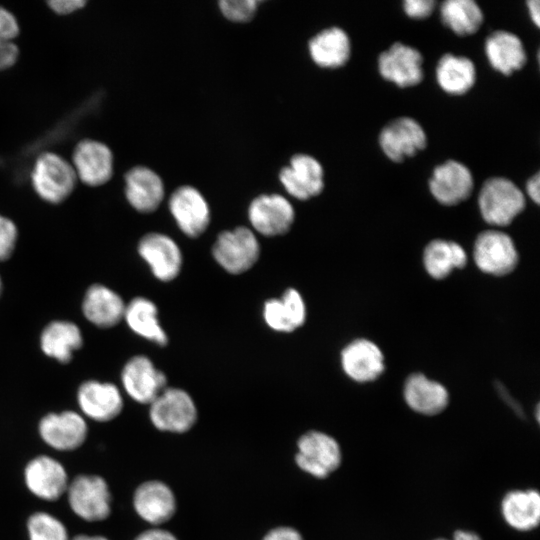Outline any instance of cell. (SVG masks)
I'll return each instance as SVG.
<instances>
[{"label":"cell","mask_w":540,"mask_h":540,"mask_svg":"<svg viewBox=\"0 0 540 540\" xmlns=\"http://www.w3.org/2000/svg\"><path fill=\"white\" fill-rule=\"evenodd\" d=\"M135 540H178L171 532L153 528L139 534Z\"/></svg>","instance_id":"42"},{"label":"cell","mask_w":540,"mask_h":540,"mask_svg":"<svg viewBox=\"0 0 540 540\" xmlns=\"http://www.w3.org/2000/svg\"><path fill=\"white\" fill-rule=\"evenodd\" d=\"M1 292H2V280H1V277H0V296H1Z\"/></svg>","instance_id":"47"},{"label":"cell","mask_w":540,"mask_h":540,"mask_svg":"<svg viewBox=\"0 0 540 540\" xmlns=\"http://www.w3.org/2000/svg\"><path fill=\"white\" fill-rule=\"evenodd\" d=\"M526 204L522 190L510 179L497 176L488 178L478 195L480 214L488 224L503 227L524 210Z\"/></svg>","instance_id":"1"},{"label":"cell","mask_w":540,"mask_h":540,"mask_svg":"<svg viewBox=\"0 0 540 540\" xmlns=\"http://www.w3.org/2000/svg\"><path fill=\"white\" fill-rule=\"evenodd\" d=\"M279 179L286 191L299 200L320 194L324 187L323 167L308 154L294 155L290 164L281 169Z\"/></svg>","instance_id":"19"},{"label":"cell","mask_w":540,"mask_h":540,"mask_svg":"<svg viewBox=\"0 0 540 540\" xmlns=\"http://www.w3.org/2000/svg\"><path fill=\"white\" fill-rule=\"evenodd\" d=\"M466 263L465 250L454 241L435 239L424 249L423 264L426 272L434 279H443L454 269L463 268Z\"/></svg>","instance_id":"32"},{"label":"cell","mask_w":540,"mask_h":540,"mask_svg":"<svg viewBox=\"0 0 540 540\" xmlns=\"http://www.w3.org/2000/svg\"><path fill=\"white\" fill-rule=\"evenodd\" d=\"M378 71L398 87H412L423 80V56L416 48L395 42L378 56Z\"/></svg>","instance_id":"11"},{"label":"cell","mask_w":540,"mask_h":540,"mask_svg":"<svg viewBox=\"0 0 540 540\" xmlns=\"http://www.w3.org/2000/svg\"><path fill=\"white\" fill-rule=\"evenodd\" d=\"M222 13L233 21H247L251 19L257 8L256 0H221L219 2Z\"/></svg>","instance_id":"35"},{"label":"cell","mask_w":540,"mask_h":540,"mask_svg":"<svg viewBox=\"0 0 540 540\" xmlns=\"http://www.w3.org/2000/svg\"><path fill=\"white\" fill-rule=\"evenodd\" d=\"M38 433L44 443L57 451H73L81 447L88 435L86 419L73 410L50 412L38 423Z\"/></svg>","instance_id":"8"},{"label":"cell","mask_w":540,"mask_h":540,"mask_svg":"<svg viewBox=\"0 0 540 540\" xmlns=\"http://www.w3.org/2000/svg\"><path fill=\"white\" fill-rule=\"evenodd\" d=\"M66 494L70 509L84 521H103L111 513L110 488L106 480L99 475H78L69 481Z\"/></svg>","instance_id":"3"},{"label":"cell","mask_w":540,"mask_h":540,"mask_svg":"<svg viewBox=\"0 0 540 540\" xmlns=\"http://www.w3.org/2000/svg\"><path fill=\"white\" fill-rule=\"evenodd\" d=\"M19 56L18 46L13 41L0 40V71L13 66Z\"/></svg>","instance_id":"39"},{"label":"cell","mask_w":540,"mask_h":540,"mask_svg":"<svg viewBox=\"0 0 540 540\" xmlns=\"http://www.w3.org/2000/svg\"><path fill=\"white\" fill-rule=\"evenodd\" d=\"M123 320L136 335L165 346L168 337L158 319L157 306L145 297H135L126 303Z\"/></svg>","instance_id":"31"},{"label":"cell","mask_w":540,"mask_h":540,"mask_svg":"<svg viewBox=\"0 0 540 540\" xmlns=\"http://www.w3.org/2000/svg\"><path fill=\"white\" fill-rule=\"evenodd\" d=\"M263 540H303L301 534L292 527H277L269 531Z\"/></svg>","instance_id":"41"},{"label":"cell","mask_w":540,"mask_h":540,"mask_svg":"<svg viewBox=\"0 0 540 540\" xmlns=\"http://www.w3.org/2000/svg\"><path fill=\"white\" fill-rule=\"evenodd\" d=\"M435 540H448V539H444V538H438V539H435Z\"/></svg>","instance_id":"48"},{"label":"cell","mask_w":540,"mask_h":540,"mask_svg":"<svg viewBox=\"0 0 540 540\" xmlns=\"http://www.w3.org/2000/svg\"><path fill=\"white\" fill-rule=\"evenodd\" d=\"M86 4L82 0H53L49 1L48 5L57 14H70L78 9H81Z\"/></svg>","instance_id":"40"},{"label":"cell","mask_w":540,"mask_h":540,"mask_svg":"<svg viewBox=\"0 0 540 540\" xmlns=\"http://www.w3.org/2000/svg\"><path fill=\"white\" fill-rule=\"evenodd\" d=\"M404 399L412 410L431 416L446 408L449 395L441 383L431 380L421 373H415L405 381Z\"/></svg>","instance_id":"27"},{"label":"cell","mask_w":540,"mask_h":540,"mask_svg":"<svg viewBox=\"0 0 540 540\" xmlns=\"http://www.w3.org/2000/svg\"><path fill=\"white\" fill-rule=\"evenodd\" d=\"M125 195L138 212L155 211L164 197V185L159 175L145 166L131 168L125 175Z\"/></svg>","instance_id":"24"},{"label":"cell","mask_w":540,"mask_h":540,"mask_svg":"<svg viewBox=\"0 0 540 540\" xmlns=\"http://www.w3.org/2000/svg\"><path fill=\"white\" fill-rule=\"evenodd\" d=\"M295 456L297 465L317 478H325L341 463V449L330 435L320 431H309L297 443Z\"/></svg>","instance_id":"7"},{"label":"cell","mask_w":540,"mask_h":540,"mask_svg":"<svg viewBox=\"0 0 540 540\" xmlns=\"http://www.w3.org/2000/svg\"><path fill=\"white\" fill-rule=\"evenodd\" d=\"M136 513L152 525L167 522L176 511L172 490L163 482L152 480L137 487L133 496Z\"/></svg>","instance_id":"22"},{"label":"cell","mask_w":540,"mask_h":540,"mask_svg":"<svg viewBox=\"0 0 540 540\" xmlns=\"http://www.w3.org/2000/svg\"><path fill=\"white\" fill-rule=\"evenodd\" d=\"M453 540H481L474 532L457 530L453 535Z\"/></svg>","instance_id":"45"},{"label":"cell","mask_w":540,"mask_h":540,"mask_svg":"<svg viewBox=\"0 0 540 540\" xmlns=\"http://www.w3.org/2000/svg\"><path fill=\"white\" fill-rule=\"evenodd\" d=\"M18 241V228L8 217L0 214V261L8 260Z\"/></svg>","instance_id":"36"},{"label":"cell","mask_w":540,"mask_h":540,"mask_svg":"<svg viewBox=\"0 0 540 540\" xmlns=\"http://www.w3.org/2000/svg\"><path fill=\"white\" fill-rule=\"evenodd\" d=\"M152 424L161 431L184 433L197 420V408L188 392L166 387L150 404Z\"/></svg>","instance_id":"5"},{"label":"cell","mask_w":540,"mask_h":540,"mask_svg":"<svg viewBox=\"0 0 540 540\" xmlns=\"http://www.w3.org/2000/svg\"><path fill=\"white\" fill-rule=\"evenodd\" d=\"M341 366L345 374L356 382H370L384 371V356L372 341L359 338L348 343L341 351Z\"/></svg>","instance_id":"21"},{"label":"cell","mask_w":540,"mask_h":540,"mask_svg":"<svg viewBox=\"0 0 540 540\" xmlns=\"http://www.w3.org/2000/svg\"><path fill=\"white\" fill-rule=\"evenodd\" d=\"M125 307L126 303L115 290L100 283L87 288L81 303L86 320L101 329L119 324L123 320Z\"/></svg>","instance_id":"20"},{"label":"cell","mask_w":540,"mask_h":540,"mask_svg":"<svg viewBox=\"0 0 540 540\" xmlns=\"http://www.w3.org/2000/svg\"><path fill=\"white\" fill-rule=\"evenodd\" d=\"M137 251L158 280L172 281L179 275L182 267L181 249L168 235L147 233L139 240Z\"/></svg>","instance_id":"14"},{"label":"cell","mask_w":540,"mask_h":540,"mask_svg":"<svg viewBox=\"0 0 540 540\" xmlns=\"http://www.w3.org/2000/svg\"><path fill=\"white\" fill-rule=\"evenodd\" d=\"M27 489L37 498L55 501L66 493L69 478L63 464L48 455L32 458L24 468Z\"/></svg>","instance_id":"13"},{"label":"cell","mask_w":540,"mask_h":540,"mask_svg":"<svg viewBox=\"0 0 540 540\" xmlns=\"http://www.w3.org/2000/svg\"><path fill=\"white\" fill-rule=\"evenodd\" d=\"M212 254L226 272L237 275L248 271L258 261L260 244L251 229L239 226L217 236Z\"/></svg>","instance_id":"4"},{"label":"cell","mask_w":540,"mask_h":540,"mask_svg":"<svg viewBox=\"0 0 540 540\" xmlns=\"http://www.w3.org/2000/svg\"><path fill=\"white\" fill-rule=\"evenodd\" d=\"M529 16L537 27L540 25V2L539 0H528L526 2Z\"/></svg>","instance_id":"44"},{"label":"cell","mask_w":540,"mask_h":540,"mask_svg":"<svg viewBox=\"0 0 540 540\" xmlns=\"http://www.w3.org/2000/svg\"><path fill=\"white\" fill-rule=\"evenodd\" d=\"M474 187L473 175L463 163L450 159L437 165L429 179L432 196L442 205L453 206L466 200Z\"/></svg>","instance_id":"15"},{"label":"cell","mask_w":540,"mask_h":540,"mask_svg":"<svg viewBox=\"0 0 540 540\" xmlns=\"http://www.w3.org/2000/svg\"><path fill=\"white\" fill-rule=\"evenodd\" d=\"M442 23L459 36L476 33L484 15L474 0H446L440 5Z\"/></svg>","instance_id":"33"},{"label":"cell","mask_w":540,"mask_h":540,"mask_svg":"<svg viewBox=\"0 0 540 540\" xmlns=\"http://www.w3.org/2000/svg\"><path fill=\"white\" fill-rule=\"evenodd\" d=\"M84 343L80 327L70 320H53L43 327L39 345L42 353L61 364L73 359Z\"/></svg>","instance_id":"23"},{"label":"cell","mask_w":540,"mask_h":540,"mask_svg":"<svg viewBox=\"0 0 540 540\" xmlns=\"http://www.w3.org/2000/svg\"><path fill=\"white\" fill-rule=\"evenodd\" d=\"M70 540H109V539L102 535L79 534Z\"/></svg>","instance_id":"46"},{"label":"cell","mask_w":540,"mask_h":540,"mask_svg":"<svg viewBox=\"0 0 540 540\" xmlns=\"http://www.w3.org/2000/svg\"><path fill=\"white\" fill-rule=\"evenodd\" d=\"M526 193L529 198L539 204L540 201V174L537 172L526 182Z\"/></svg>","instance_id":"43"},{"label":"cell","mask_w":540,"mask_h":540,"mask_svg":"<svg viewBox=\"0 0 540 540\" xmlns=\"http://www.w3.org/2000/svg\"><path fill=\"white\" fill-rule=\"evenodd\" d=\"M473 259L482 272L503 276L515 269L518 253L508 234L490 229L477 236L473 247Z\"/></svg>","instance_id":"6"},{"label":"cell","mask_w":540,"mask_h":540,"mask_svg":"<svg viewBox=\"0 0 540 540\" xmlns=\"http://www.w3.org/2000/svg\"><path fill=\"white\" fill-rule=\"evenodd\" d=\"M29 540H70L64 523L54 515L38 511L27 520Z\"/></svg>","instance_id":"34"},{"label":"cell","mask_w":540,"mask_h":540,"mask_svg":"<svg viewBox=\"0 0 540 540\" xmlns=\"http://www.w3.org/2000/svg\"><path fill=\"white\" fill-rule=\"evenodd\" d=\"M19 32V24L15 16L0 6V40L13 41Z\"/></svg>","instance_id":"38"},{"label":"cell","mask_w":540,"mask_h":540,"mask_svg":"<svg viewBox=\"0 0 540 540\" xmlns=\"http://www.w3.org/2000/svg\"><path fill=\"white\" fill-rule=\"evenodd\" d=\"M263 318L269 328L290 333L301 327L306 320V306L300 292L288 288L280 298H271L264 303Z\"/></svg>","instance_id":"26"},{"label":"cell","mask_w":540,"mask_h":540,"mask_svg":"<svg viewBox=\"0 0 540 540\" xmlns=\"http://www.w3.org/2000/svg\"><path fill=\"white\" fill-rule=\"evenodd\" d=\"M120 376L126 394L141 404H150L167 387L165 374L145 355L131 357Z\"/></svg>","instance_id":"12"},{"label":"cell","mask_w":540,"mask_h":540,"mask_svg":"<svg viewBox=\"0 0 540 540\" xmlns=\"http://www.w3.org/2000/svg\"><path fill=\"white\" fill-rule=\"evenodd\" d=\"M436 81L450 95H463L475 84L477 72L474 62L466 57L446 53L438 60Z\"/></svg>","instance_id":"29"},{"label":"cell","mask_w":540,"mask_h":540,"mask_svg":"<svg viewBox=\"0 0 540 540\" xmlns=\"http://www.w3.org/2000/svg\"><path fill=\"white\" fill-rule=\"evenodd\" d=\"M484 51L491 67L506 76L520 70L527 61L521 39L506 30L492 32L485 40Z\"/></svg>","instance_id":"25"},{"label":"cell","mask_w":540,"mask_h":540,"mask_svg":"<svg viewBox=\"0 0 540 540\" xmlns=\"http://www.w3.org/2000/svg\"><path fill=\"white\" fill-rule=\"evenodd\" d=\"M379 145L391 161L402 162L426 147L427 135L418 121L403 116L393 119L382 128Z\"/></svg>","instance_id":"9"},{"label":"cell","mask_w":540,"mask_h":540,"mask_svg":"<svg viewBox=\"0 0 540 540\" xmlns=\"http://www.w3.org/2000/svg\"><path fill=\"white\" fill-rule=\"evenodd\" d=\"M72 166L77 179L86 185L100 186L113 174V155L110 148L97 140L84 139L75 147Z\"/></svg>","instance_id":"18"},{"label":"cell","mask_w":540,"mask_h":540,"mask_svg":"<svg viewBox=\"0 0 540 540\" xmlns=\"http://www.w3.org/2000/svg\"><path fill=\"white\" fill-rule=\"evenodd\" d=\"M168 205L177 226L185 235L194 238L205 232L210 222V210L196 188L189 185L177 188Z\"/></svg>","instance_id":"17"},{"label":"cell","mask_w":540,"mask_h":540,"mask_svg":"<svg viewBox=\"0 0 540 540\" xmlns=\"http://www.w3.org/2000/svg\"><path fill=\"white\" fill-rule=\"evenodd\" d=\"M248 218L255 231L272 237L289 231L295 212L292 204L282 195L262 194L251 201Z\"/></svg>","instance_id":"16"},{"label":"cell","mask_w":540,"mask_h":540,"mask_svg":"<svg viewBox=\"0 0 540 540\" xmlns=\"http://www.w3.org/2000/svg\"><path fill=\"white\" fill-rule=\"evenodd\" d=\"M80 414L96 422H108L122 412L124 402L120 389L111 382L89 379L76 393Z\"/></svg>","instance_id":"10"},{"label":"cell","mask_w":540,"mask_h":540,"mask_svg":"<svg viewBox=\"0 0 540 540\" xmlns=\"http://www.w3.org/2000/svg\"><path fill=\"white\" fill-rule=\"evenodd\" d=\"M31 182L42 200L59 204L73 192L77 176L72 164L66 159L54 152H45L34 163Z\"/></svg>","instance_id":"2"},{"label":"cell","mask_w":540,"mask_h":540,"mask_svg":"<svg viewBox=\"0 0 540 540\" xmlns=\"http://www.w3.org/2000/svg\"><path fill=\"white\" fill-rule=\"evenodd\" d=\"M501 512L512 528L532 530L540 521V495L533 489L510 491L502 499Z\"/></svg>","instance_id":"30"},{"label":"cell","mask_w":540,"mask_h":540,"mask_svg":"<svg viewBox=\"0 0 540 540\" xmlns=\"http://www.w3.org/2000/svg\"><path fill=\"white\" fill-rule=\"evenodd\" d=\"M436 6L434 0H405L403 10L407 16L413 19H424L429 17Z\"/></svg>","instance_id":"37"},{"label":"cell","mask_w":540,"mask_h":540,"mask_svg":"<svg viewBox=\"0 0 540 540\" xmlns=\"http://www.w3.org/2000/svg\"><path fill=\"white\" fill-rule=\"evenodd\" d=\"M309 53L317 65L338 68L345 65L350 58L351 41L342 28L329 27L310 39Z\"/></svg>","instance_id":"28"}]
</instances>
